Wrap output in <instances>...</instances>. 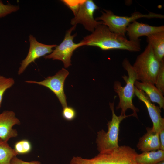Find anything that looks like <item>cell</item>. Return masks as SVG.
Returning a JSON list of instances; mask_svg holds the SVG:
<instances>
[{"instance_id": "cell-1", "label": "cell", "mask_w": 164, "mask_h": 164, "mask_svg": "<svg viewBox=\"0 0 164 164\" xmlns=\"http://www.w3.org/2000/svg\"><path fill=\"white\" fill-rule=\"evenodd\" d=\"M82 40L85 45L97 47L104 50L120 49L138 52L141 49L140 40H129L125 36L111 32L103 24L98 26Z\"/></svg>"}, {"instance_id": "cell-2", "label": "cell", "mask_w": 164, "mask_h": 164, "mask_svg": "<svg viewBox=\"0 0 164 164\" xmlns=\"http://www.w3.org/2000/svg\"><path fill=\"white\" fill-rule=\"evenodd\" d=\"M137 153L131 147L122 145L99 152L90 159L73 157L70 164H138L136 160Z\"/></svg>"}, {"instance_id": "cell-3", "label": "cell", "mask_w": 164, "mask_h": 164, "mask_svg": "<svg viewBox=\"0 0 164 164\" xmlns=\"http://www.w3.org/2000/svg\"><path fill=\"white\" fill-rule=\"evenodd\" d=\"M122 65L127 71L128 76L124 75L122 76L126 83L125 86H122L119 81L117 80L114 82V89L119 98V102L116 108L120 109L121 115H126V111L130 109L133 111V116L138 118L137 112L139 111V110L134 105L132 102L135 95L134 84L137 80V76L132 65L127 58L123 60Z\"/></svg>"}, {"instance_id": "cell-4", "label": "cell", "mask_w": 164, "mask_h": 164, "mask_svg": "<svg viewBox=\"0 0 164 164\" xmlns=\"http://www.w3.org/2000/svg\"><path fill=\"white\" fill-rule=\"evenodd\" d=\"M161 61L155 56L151 45L148 44L138 55L132 65L137 80L155 84Z\"/></svg>"}, {"instance_id": "cell-5", "label": "cell", "mask_w": 164, "mask_h": 164, "mask_svg": "<svg viewBox=\"0 0 164 164\" xmlns=\"http://www.w3.org/2000/svg\"><path fill=\"white\" fill-rule=\"evenodd\" d=\"M104 10L105 12L101 11V15L96 18L95 20L102 21L103 24L106 26L110 31L124 36L128 25L137 19L142 18L148 19L164 18L163 15L151 12L148 14H143L138 12H135L131 14V16H128L116 15L111 10Z\"/></svg>"}, {"instance_id": "cell-6", "label": "cell", "mask_w": 164, "mask_h": 164, "mask_svg": "<svg viewBox=\"0 0 164 164\" xmlns=\"http://www.w3.org/2000/svg\"><path fill=\"white\" fill-rule=\"evenodd\" d=\"M114 97L112 103L109 104L112 113V118L111 121H108L107 132L103 130L97 132L96 142L97 149L99 152L111 150L118 147V135L119 125L121 122L125 118L133 116L132 114L129 115L117 116L114 111Z\"/></svg>"}, {"instance_id": "cell-7", "label": "cell", "mask_w": 164, "mask_h": 164, "mask_svg": "<svg viewBox=\"0 0 164 164\" xmlns=\"http://www.w3.org/2000/svg\"><path fill=\"white\" fill-rule=\"evenodd\" d=\"M76 25L73 26L67 31L63 41L55 47L53 52L48 55L44 56L46 59H52L53 60H59L63 63L64 67L67 68L71 64V58L73 51L77 48L85 45L84 42L82 40L78 43L73 41L77 33L71 35V32L75 30Z\"/></svg>"}, {"instance_id": "cell-8", "label": "cell", "mask_w": 164, "mask_h": 164, "mask_svg": "<svg viewBox=\"0 0 164 164\" xmlns=\"http://www.w3.org/2000/svg\"><path fill=\"white\" fill-rule=\"evenodd\" d=\"M98 7L92 0H84L74 17L71 21L73 26L81 24L87 30L93 32L99 25L103 24L102 21H97L94 17L95 11Z\"/></svg>"}, {"instance_id": "cell-9", "label": "cell", "mask_w": 164, "mask_h": 164, "mask_svg": "<svg viewBox=\"0 0 164 164\" xmlns=\"http://www.w3.org/2000/svg\"><path fill=\"white\" fill-rule=\"evenodd\" d=\"M69 74L68 71L63 68L54 75L48 77L42 81L28 80L25 82L36 84L49 89L56 96L63 108L67 106L64 85L65 80Z\"/></svg>"}, {"instance_id": "cell-10", "label": "cell", "mask_w": 164, "mask_h": 164, "mask_svg": "<svg viewBox=\"0 0 164 164\" xmlns=\"http://www.w3.org/2000/svg\"><path fill=\"white\" fill-rule=\"evenodd\" d=\"M29 51L27 56L20 63L18 71L19 75L21 74L29 64L34 62L36 59L51 53L53 50V48L57 46L56 44L48 45L41 43L32 35L29 36Z\"/></svg>"}, {"instance_id": "cell-11", "label": "cell", "mask_w": 164, "mask_h": 164, "mask_svg": "<svg viewBox=\"0 0 164 164\" xmlns=\"http://www.w3.org/2000/svg\"><path fill=\"white\" fill-rule=\"evenodd\" d=\"M134 93L138 99L145 104L149 117L153 123L152 130L159 133L164 129V119L161 114V108L153 104L146 94L142 91L135 87Z\"/></svg>"}, {"instance_id": "cell-12", "label": "cell", "mask_w": 164, "mask_h": 164, "mask_svg": "<svg viewBox=\"0 0 164 164\" xmlns=\"http://www.w3.org/2000/svg\"><path fill=\"white\" fill-rule=\"evenodd\" d=\"M20 121L14 112L5 111L0 114V138L8 142L10 139L18 135L14 126L19 125Z\"/></svg>"}, {"instance_id": "cell-13", "label": "cell", "mask_w": 164, "mask_h": 164, "mask_svg": "<svg viewBox=\"0 0 164 164\" xmlns=\"http://www.w3.org/2000/svg\"><path fill=\"white\" fill-rule=\"evenodd\" d=\"M164 32V26H153L138 22L135 20L128 26L126 32L129 40L132 41L140 40L139 38L142 36H146L154 33Z\"/></svg>"}, {"instance_id": "cell-14", "label": "cell", "mask_w": 164, "mask_h": 164, "mask_svg": "<svg viewBox=\"0 0 164 164\" xmlns=\"http://www.w3.org/2000/svg\"><path fill=\"white\" fill-rule=\"evenodd\" d=\"M146 130V133L139 139L138 149L143 152L160 149L159 133L153 131L152 128H147Z\"/></svg>"}, {"instance_id": "cell-15", "label": "cell", "mask_w": 164, "mask_h": 164, "mask_svg": "<svg viewBox=\"0 0 164 164\" xmlns=\"http://www.w3.org/2000/svg\"><path fill=\"white\" fill-rule=\"evenodd\" d=\"M135 87L143 91L152 102L158 104L160 108H164V97L163 94L155 86L151 83L140 82L136 80Z\"/></svg>"}, {"instance_id": "cell-16", "label": "cell", "mask_w": 164, "mask_h": 164, "mask_svg": "<svg viewBox=\"0 0 164 164\" xmlns=\"http://www.w3.org/2000/svg\"><path fill=\"white\" fill-rule=\"evenodd\" d=\"M147 37V41L156 57L160 61L164 60V32L152 34Z\"/></svg>"}, {"instance_id": "cell-17", "label": "cell", "mask_w": 164, "mask_h": 164, "mask_svg": "<svg viewBox=\"0 0 164 164\" xmlns=\"http://www.w3.org/2000/svg\"><path fill=\"white\" fill-rule=\"evenodd\" d=\"M136 160L138 164H155L164 160V151L159 149L137 154Z\"/></svg>"}, {"instance_id": "cell-18", "label": "cell", "mask_w": 164, "mask_h": 164, "mask_svg": "<svg viewBox=\"0 0 164 164\" xmlns=\"http://www.w3.org/2000/svg\"><path fill=\"white\" fill-rule=\"evenodd\" d=\"M17 155L8 142L0 138V164H10L12 159Z\"/></svg>"}, {"instance_id": "cell-19", "label": "cell", "mask_w": 164, "mask_h": 164, "mask_svg": "<svg viewBox=\"0 0 164 164\" xmlns=\"http://www.w3.org/2000/svg\"><path fill=\"white\" fill-rule=\"evenodd\" d=\"M32 149V145L30 141L23 139L15 143L14 149L17 154H25L29 153Z\"/></svg>"}, {"instance_id": "cell-20", "label": "cell", "mask_w": 164, "mask_h": 164, "mask_svg": "<svg viewBox=\"0 0 164 164\" xmlns=\"http://www.w3.org/2000/svg\"><path fill=\"white\" fill-rule=\"evenodd\" d=\"M14 83L15 80L13 78L0 75V108L5 93L12 87Z\"/></svg>"}, {"instance_id": "cell-21", "label": "cell", "mask_w": 164, "mask_h": 164, "mask_svg": "<svg viewBox=\"0 0 164 164\" xmlns=\"http://www.w3.org/2000/svg\"><path fill=\"white\" fill-rule=\"evenodd\" d=\"M155 84L163 94H164V60L161 61L160 66L157 75Z\"/></svg>"}, {"instance_id": "cell-22", "label": "cell", "mask_w": 164, "mask_h": 164, "mask_svg": "<svg viewBox=\"0 0 164 164\" xmlns=\"http://www.w3.org/2000/svg\"><path fill=\"white\" fill-rule=\"evenodd\" d=\"M19 9V7L18 5H13L9 3L5 4L2 1L0 0V18L15 12Z\"/></svg>"}, {"instance_id": "cell-23", "label": "cell", "mask_w": 164, "mask_h": 164, "mask_svg": "<svg viewBox=\"0 0 164 164\" xmlns=\"http://www.w3.org/2000/svg\"><path fill=\"white\" fill-rule=\"evenodd\" d=\"M63 108L62 114L63 118L65 120L71 121L75 118L76 113L73 108L67 106Z\"/></svg>"}, {"instance_id": "cell-24", "label": "cell", "mask_w": 164, "mask_h": 164, "mask_svg": "<svg viewBox=\"0 0 164 164\" xmlns=\"http://www.w3.org/2000/svg\"><path fill=\"white\" fill-rule=\"evenodd\" d=\"M61 1L72 11L75 16L83 0H63Z\"/></svg>"}, {"instance_id": "cell-25", "label": "cell", "mask_w": 164, "mask_h": 164, "mask_svg": "<svg viewBox=\"0 0 164 164\" xmlns=\"http://www.w3.org/2000/svg\"><path fill=\"white\" fill-rule=\"evenodd\" d=\"M10 164H41L40 162L37 161H33L30 162H26L18 158L16 156L14 157L11 160Z\"/></svg>"}, {"instance_id": "cell-26", "label": "cell", "mask_w": 164, "mask_h": 164, "mask_svg": "<svg viewBox=\"0 0 164 164\" xmlns=\"http://www.w3.org/2000/svg\"><path fill=\"white\" fill-rule=\"evenodd\" d=\"M160 144V149L164 151V129L161 130L159 133Z\"/></svg>"}, {"instance_id": "cell-27", "label": "cell", "mask_w": 164, "mask_h": 164, "mask_svg": "<svg viewBox=\"0 0 164 164\" xmlns=\"http://www.w3.org/2000/svg\"><path fill=\"white\" fill-rule=\"evenodd\" d=\"M155 164H164V160L160 161Z\"/></svg>"}]
</instances>
